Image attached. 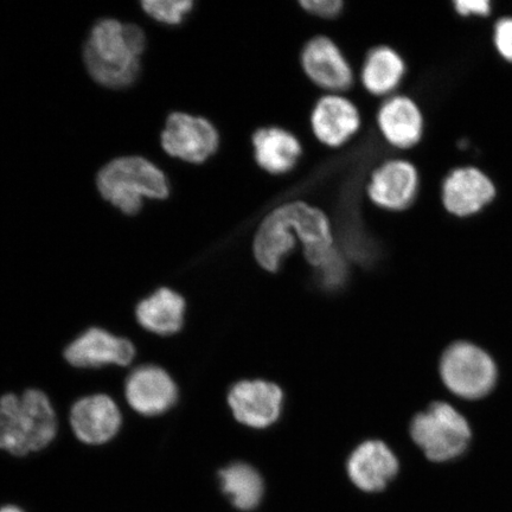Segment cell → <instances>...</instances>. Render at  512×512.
<instances>
[{
	"label": "cell",
	"mask_w": 512,
	"mask_h": 512,
	"mask_svg": "<svg viewBox=\"0 0 512 512\" xmlns=\"http://www.w3.org/2000/svg\"><path fill=\"white\" fill-rule=\"evenodd\" d=\"M298 243L316 270L338 251L331 215L318 204L300 198L285 200L267 211L256 226L252 251L261 268L275 273Z\"/></svg>",
	"instance_id": "obj_1"
},
{
	"label": "cell",
	"mask_w": 512,
	"mask_h": 512,
	"mask_svg": "<svg viewBox=\"0 0 512 512\" xmlns=\"http://www.w3.org/2000/svg\"><path fill=\"white\" fill-rule=\"evenodd\" d=\"M60 425L54 402L42 389L0 395V452L22 458L47 450Z\"/></svg>",
	"instance_id": "obj_2"
},
{
	"label": "cell",
	"mask_w": 512,
	"mask_h": 512,
	"mask_svg": "<svg viewBox=\"0 0 512 512\" xmlns=\"http://www.w3.org/2000/svg\"><path fill=\"white\" fill-rule=\"evenodd\" d=\"M145 47L144 31L137 25L101 19L89 35L83 59L99 85L120 89L137 80Z\"/></svg>",
	"instance_id": "obj_3"
},
{
	"label": "cell",
	"mask_w": 512,
	"mask_h": 512,
	"mask_svg": "<svg viewBox=\"0 0 512 512\" xmlns=\"http://www.w3.org/2000/svg\"><path fill=\"white\" fill-rule=\"evenodd\" d=\"M99 192L106 201L126 215H136L143 208V197L165 200L170 184L164 172L142 157L113 160L96 178Z\"/></svg>",
	"instance_id": "obj_4"
},
{
	"label": "cell",
	"mask_w": 512,
	"mask_h": 512,
	"mask_svg": "<svg viewBox=\"0 0 512 512\" xmlns=\"http://www.w3.org/2000/svg\"><path fill=\"white\" fill-rule=\"evenodd\" d=\"M411 435L434 463L450 462L462 456L472 439L469 421L446 402H434L425 412L415 415Z\"/></svg>",
	"instance_id": "obj_5"
},
{
	"label": "cell",
	"mask_w": 512,
	"mask_h": 512,
	"mask_svg": "<svg viewBox=\"0 0 512 512\" xmlns=\"http://www.w3.org/2000/svg\"><path fill=\"white\" fill-rule=\"evenodd\" d=\"M440 376L454 395L478 400L494 390L498 369L494 358L484 349L475 343L459 341L451 344L441 356Z\"/></svg>",
	"instance_id": "obj_6"
},
{
	"label": "cell",
	"mask_w": 512,
	"mask_h": 512,
	"mask_svg": "<svg viewBox=\"0 0 512 512\" xmlns=\"http://www.w3.org/2000/svg\"><path fill=\"white\" fill-rule=\"evenodd\" d=\"M420 189L418 166L405 157H388L371 168L363 192L374 209L398 215L414 206Z\"/></svg>",
	"instance_id": "obj_7"
},
{
	"label": "cell",
	"mask_w": 512,
	"mask_h": 512,
	"mask_svg": "<svg viewBox=\"0 0 512 512\" xmlns=\"http://www.w3.org/2000/svg\"><path fill=\"white\" fill-rule=\"evenodd\" d=\"M299 66L307 82L320 94H350L357 82V70L334 37L318 32L304 42Z\"/></svg>",
	"instance_id": "obj_8"
},
{
	"label": "cell",
	"mask_w": 512,
	"mask_h": 512,
	"mask_svg": "<svg viewBox=\"0 0 512 512\" xmlns=\"http://www.w3.org/2000/svg\"><path fill=\"white\" fill-rule=\"evenodd\" d=\"M309 131L315 143L329 151H341L360 137L366 119L350 94L323 93L311 107Z\"/></svg>",
	"instance_id": "obj_9"
},
{
	"label": "cell",
	"mask_w": 512,
	"mask_h": 512,
	"mask_svg": "<svg viewBox=\"0 0 512 512\" xmlns=\"http://www.w3.org/2000/svg\"><path fill=\"white\" fill-rule=\"evenodd\" d=\"M221 132L213 121L201 115L175 112L166 120L163 149L185 163L202 165L220 152Z\"/></svg>",
	"instance_id": "obj_10"
},
{
	"label": "cell",
	"mask_w": 512,
	"mask_h": 512,
	"mask_svg": "<svg viewBox=\"0 0 512 512\" xmlns=\"http://www.w3.org/2000/svg\"><path fill=\"white\" fill-rule=\"evenodd\" d=\"M137 352L130 338L101 326H91L75 336L63 349L62 355L68 366L74 369L98 370L130 367Z\"/></svg>",
	"instance_id": "obj_11"
},
{
	"label": "cell",
	"mask_w": 512,
	"mask_h": 512,
	"mask_svg": "<svg viewBox=\"0 0 512 512\" xmlns=\"http://www.w3.org/2000/svg\"><path fill=\"white\" fill-rule=\"evenodd\" d=\"M68 425L82 445L111 444L124 427V414L113 396L91 393L76 399L68 412Z\"/></svg>",
	"instance_id": "obj_12"
},
{
	"label": "cell",
	"mask_w": 512,
	"mask_h": 512,
	"mask_svg": "<svg viewBox=\"0 0 512 512\" xmlns=\"http://www.w3.org/2000/svg\"><path fill=\"white\" fill-rule=\"evenodd\" d=\"M124 398L131 411L153 419L176 406L179 389L168 370L155 363H145L134 367L125 377Z\"/></svg>",
	"instance_id": "obj_13"
},
{
	"label": "cell",
	"mask_w": 512,
	"mask_h": 512,
	"mask_svg": "<svg viewBox=\"0 0 512 512\" xmlns=\"http://www.w3.org/2000/svg\"><path fill=\"white\" fill-rule=\"evenodd\" d=\"M373 120L381 142L394 151L413 150L425 136L424 112L419 102L405 93L381 100Z\"/></svg>",
	"instance_id": "obj_14"
},
{
	"label": "cell",
	"mask_w": 512,
	"mask_h": 512,
	"mask_svg": "<svg viewBox=\"0 0 512 512\" xmlns=\"http://www.w3.org/2000/svg\"><path fill=\"white\" fill-rule=\"evenodd\" d=\"M253 162L262 174L283 178L293 174L305 156L302 137L291 128L264 125L251 133Z\"/></svg>",
	"instance_id": "obj_15"
},
{
	"label": "cell",
	"mask_w": 512,
	"mask_h": 512,
	"mask_svg": "<svg viewBox=\"0 0 512 512\" xmlns=\"http://www.w3.org/2000/svg\"><path fill=\"white\" fill-rule=\"evenodd\" d=\"M494 181L476 166H459L441 183V203L448 214L467 217L479 213L495 200Z\"/></svg>",
	"instance_id": "obj_16"
},
{
	"label": "cell",
	"mask_w": 512,
	"mask_h": 512,
	"mask_svg": "<svg viewBox=\"0 0 512 512\" xmlns=\"http://www.w3.org/2000/svg\"><path fill=\"white\" fill-rule=\"evenodd\" d=\"M408 75V63L392 44L371 47L358 66L357 79L364 94L373 99H387L396 93Z\"/></svg>",
	"instance_id": "obj_17"
},
{
	"label": "cell",
	"mask_w": 512,
	"mask_h": 512,
	"mask_svg": "<svg viewBox=\"0 0 512 512\" xmlns=\"http://www.w3.org/2000/svg\"><path fill=\"white\" fill-rule=\"evenodd\" d=\"M284 394L277 384L241 381L230 389L228 403L235 419L253 428H266L278 420Z\"/></svg>",
	"instance_id": "obj_18"
},
{
	"label": "cell",
	"mask_w": 512,
	"mask_h": 512,
	"mask_svg": "<svg viewBox=\"0 0 512 512\" xmlns=\"http://www.w3.org/2000/svg\"><path fill=\"white\" fill-rule=\"evenodd\" d=\"M187 313V302L170 287H158L139 300L134 319L140 329L157 337H171L181 332Z\"/></svg>",
	"instance_id": "obj_19"
},
{
	"label": "cell",
	"mask_w": 512,
	"mask_h": 512,
	"mask_svg": "<svg viewBox=\"0 0 512 512\" xmlns=\"http://www.w3.org/2000/svg\"><path fill=\"white\" fill-rule=\"evenodd\" d=\"M347 471L358 489L379 492L398 475L399 460L381 441H366L351 453Z\"/></svg>",
	"instance_id": "obj_20"
},
{
	"label": "cell",
	"mask_w": 512,
	"mask_h": 512,
	"mask_svg": "<svg viewBox=\"0 0 512 512\" xmlns=\"http://www.w3.org/2000/svg\"><path fill=\"white\" fill-rule=\"evenodd\" d=\"M223 494L235 508L254 510L264 496V480L251 465L235 463L224 467L219 473Z\"/></svg>",
	"instance_id": "obj_21"
},
{
	"label": "cell",
	"mask_w": 512,
	"mask_h": 512,
	"mask_svg": "<svg viewBox=\"0 0 512 512\" xmlns=\"http://www.w3.org/2000/svg\"><path fill=\"white\" fill-rule=\"evenodd\" d=\"M146 14H149L156 21L168 25H179L194 10L195 3L192 0H168V2H150L142 3Z\"/></svg>",
	"instance_id": "obj_22"
},
{
	"label": "cell",
	"mask_w": 512,
	"mask_h": 512,
	"mask_svg": "<svg viewBox=\"0 0 512 512\" xmlns=\"http://www.w3.org/2000/svg\"><path fill=\"white\" fill-rule=\"evenodd\" d=\"M338 247V246H337ZM317 277L319 284L326 290L335 291L341 288L348 279V264L345 256L338 251L325 262L323 266L317 268Z\"/></svg>",
	"instance_id": "obj_23"
},
{
	"label": "cell",
	"mask_w": 512,
	"mask_h": 512,
	"mask_svg": "<svg viewBox=\"0 0 512 512\" xmlns=\"http://www.w3.org/2000/svg\"><path fill=\"white\" fill-rule=\"evenodd\" d=\"M305 15L323 23H332L344 15L347 2L344 0H298Z\"/></svg>",
	"instance_id": "obj_24"
},
{
	"label": "cell",
	"mask_w": 512,
	"mask_h": 512,
	"mask_svg": "<svg viewBox=\"0 0 512 512\" xmlns=\"http://www.w3.org/2000/svg\"><path fill=\"white\" fill-rule=\"evenodd\" d=\"M494 43L499 55L512 62V16L498 19L495 24Z\"/></svg>",
	"instance_id": "obj_25"
},
{
	"label": "cell",
	"mask_w": 512,
	"mask_h": 512,
	"mask_svg": "<svg viewBox=\"0 0 512 512\" xmlns=\"http://www.w3.org/2000/svg\"><path fill=\"white\" fill-rule=\"evenodd\" d=\"M454 10L460 16H488L491 12L489 0H454Z\"/></svg>",
	"instance_id": "obj_26"
},
{
	"label": "cell",
	"mask_w": 512,
	"mask_h": 512,
	"mask_svg": "<svg viewBox=\"0 0 512 512\" xmlns=\"http://www.w3.org/2000/svg\"><path fill=\"white\" fill-rule=\"evenodd\" d=\"M0 512H24L21 508L16 507V505H4V507L0 508Z\"/></svg>",
	"instance_id": "obj_27"
}]
</instances>
